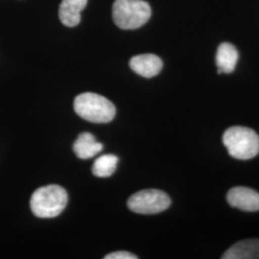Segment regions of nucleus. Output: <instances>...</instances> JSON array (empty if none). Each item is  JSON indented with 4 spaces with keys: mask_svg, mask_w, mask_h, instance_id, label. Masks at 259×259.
Masks as SVG:
<instances>
[{
    "mask_svg": "<svg viewBox=\"0 0 259 259\" xmlns=\"http://www.w3.org/2000/svg\"><path fill=\"white\" fill-rule=\"evenodd\" d=\"M67 193L57 185L37 188L30 200L31 210L38 218H54L60 215L67 204Z\"/></svg>",
    "mask_w": 259,
    "mask_h": 259,
    "instance_id": "nucleus-1",
    "label": "nucleus"
},
{
    "mask_svg": "<svg viewBox=\"0 0 259 259\" xmlns=\"http://www.w3.org/2000/svg\"><path fill=\"white\" fill-rule=\"evenodd\" d=\"M75 112L83 119L96 124L111 122L116 113L112 103L97 93L79 94L74 100Z\"/></svg>",
    "mask_w": 259,
    "mask_h": 259,
    "instance_id": "nucleus-2",
    "label": "nucleus"
},
{
    "mask_svg": "<svg viewBox=\"0 0 259 259\" xmlns=\"http://www.w3.org/2000/svg\"><path fill=\"white\" fill-rule=\"evenodd\" d=\"M223 143L229 154L237 159H250L258 155V135L247 127L235 126L227 130Z\"/></svg>",
    "mask_w": 259,
    "mask_h": 259,
    "instance_id": "nucleus-3",
    "label": "nucleus"
},
{
    "mask_svg": "<svg viewBox=\"0 0 259 259\" xmlns=\"http://www.w3.org/2000/svg\"><path fill=\"white\" fill-rule=\"evenodd\" d=\"M151 7L144 0H115L112 7L114 23L124 30L138 29L151 18Z\"/></svg>",
    "mask_w": 259,
    "mask_h": 259,
    "instance_id": "nucleus-4",
    "label": "nucleus"
},
{
    "mask_svg": "<svg viewBox=\"0 0 259 259\" xmlns=\"http://www.w3.org/2000/svg\"><path fill=\"white\" fill-rule=\"evenodd\" d=\"M171 204L169 196L157 189L141 190L132 195L128 200V207L139 214H157L166 210Z\"/></svg>",
    "mask_w": 259,
    "mask_h": 259,
    "instance_id": "nucleus-5",
    "label": "nucleus"
},
{
    "mask_svg": "<svg viewBox=\"0 0 259 259\" xmlns=\"http://www.w3.org/2000/svg\"><path fill=\"white\" fill-rule=\"evenodd\" d=\"M227 200L232 207L244 211L259 210V193L248 187H233L227 195Z\"/></svg>",
    "mask_w": 259,
    "mask_h": 259,
    "instance_id": "nucleus-6",
    "label": "nucleus"
},
{
    "mask_svg": "<svg viewBox=\"0 0 259 259\" xmlns=\"http://www.w3.org/2000/svg\"><path fill=\"white\" fill-rule=\"evenodd\" d=\"M131 68L138 74L152 78L158 74L162 68V61L154 54H142L133 57L130 61Z\"/></svg>",
    "mask_w": 259,
    "mask_h": 259,
    "instance_id": "nucleus-7",
    "label": "nucleus"
},
{
    "mask_svg": "<svg viewBox=\"0 0 259 259\" xmlns=\"http://www.w3.org/2000/svg\"><path fill=\"white\" fill-rule=\"evenodd\" d=\"M88 0H63L59 17L62 23L67 27H74L81 21V13L87 6Z\"/></svg>",
    "mask_w": 259,
    "mask_h": 259,
    "instance_id": "nucleus-8",
    "label": "nucleus"
},
{
    "mask_svg": "<svg viewBox=\"0 0 259 259\" xmlns=\"http://www.w3.org/2000/svg\"><path fill=\"white\" fill-rule=\"evenodd\" d=\"M223 259H259V239H247L235 243L227 250Z\"/></svg>",
    "mask_w": 259,
    "mask_h": 259,
    "instance_id": "nucleus-9",
    "label": "nucleus"
},
{
    "mask_svg": "<svg viewBox=\"0 0 259 259\" xmlns=\"http://www.w3.org/2000/svg\"><path fill=\"white\" fill-rule=\"evenodd\" d=\"M103 150V144L96 141L93 134L82 133L73 144V151L76 156L82 159L95 157Z\"/></svg>",
    "mask_w": 259,
    "mask_h": 259,
    "instance_id": "nucleus-10",
    "label": "nucleus"
},
{
    "mask_svg": "<svg viewBox=\"0 0 259 259\" xmlns=\"http://www.w3.org/2000/svg\"><path fill=\"white\" fill-rule=\"evenodd\" d=\"M238 61V52L236 48L229 42L220 45L216 54V65L218 73H232L235 69Z\"/></svg>",
    "mask_w": 259,
    "mask_h": 259,
    "instance_id": "nucleus-11",
    "label": "nucleus"
},
{
    "mask_svg": "<svg viewBox=\"0 0 259 259\" xmlns=\"http://www.w3.org/2000/svg\"><path fill=\"white\" fill-rule=\"evenodd\" d=\"M118 163V157L115 155H103L96 158L93 166L94 176L98 178H109L116 170Z\"/></svg>",
    "mask_w": 259,
    "mask_h": 259,
    "instance_id": "nucleus-12",
    "label": "nucleus"
},
{
    "mask_svg": "<svg viewBox=\"0 0 259 259\" xmlns=\"http://www.w3.org/2000/svg\"><path fill=\"white\" fill-rule=\"evenodd\" d=\"M138 256L131 253L129 251H115L106 255L105 259H137Z\"/></svg>",
    "mask_w": 259,
    "mask_h": 259,
    "instance_id": "nucleus-13",
    "label": "nucleus"
}]
</instances>
